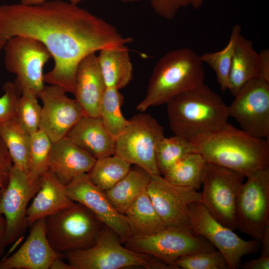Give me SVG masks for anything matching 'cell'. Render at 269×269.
<instances>
[{"label":"cell","mask_w":269,"mask_h":269,"mask_svg":"<svg viewBox=\"0 0 269 269\" xmlns=\"http://www.w3.org/2000/svg\"><path fill=\"white\" fill-rule=\"evenodd\" d=\"M23 36L42 43L54 60L44 83L74 93L78 66L86 56L132 42L109 22L78 5L61 0L27 5H0V38Z\"/></svg>","instance_id":"1"},{"label":"cell","mask_w":269,"mask_h":269,"mask_svg":"<svg viewBox=\"0 0 269 269\" xmlns=\"http://www.w3.org/2000/svg\"><path fill=\"white\" fill-rule=\"evenodd\" d=\"M196 152L209 163L247 177L269 166V139L254 136L230 124L222 130L193 140Z\"/></svg>","instance_id":"2"},{"label":"cell","mask_w":269,"mask_h":269,"mask_svg":"<svg viewBox=\"0 0 269 269\" xmlns=\"http://www.w3.org/2000/svg\"><path fill=\"white\" fill-rule=\"evenodd\" d=\"M174 135L189 140L218 132L228 125V106L204 83L173 98L166 104Z\"/></svg>","instance_id":"3"},{"label":"cell","mask_w":269,"mask_h":269,"mask_svg":"<svg viewBox=\"0 0 269 269\" xmlns=\"http://www.w3.org/2000/svg\"><path fill=\"white\" fill-rule=\"evenodd\" d=\"M205 70L200 56L189 48L174 49L156 62L144 98L136 109L166 104L176 96L204 83Z\"/></svg>","instance_id":"4"},{"label":"cell","mask_w":269,"mask_h":269,"mask_svg":"<svg viewBox=\"0 0 269 269\" xmlns=\"http://www.w3.org/2000/svg\"><path fill=\"white\" fill-rule=\"evenodd\" d=\"M63 255L74 269H175L173 265L160 259L123 246L119 235L105 225L93 246Z\"/></svg>","instance_id":"5"},{"label":"cell","mask_w":269,"mask_h":269,"mask_svg":"<svg viewBox=\"0 0 269 269\" xmlns=\"http://www.w3.org/2000/svg\"><path fill=\"white\" fill-rule=\"evenodd\" d=\"M45 222L49 243L63 254L93 246L105 225L91 210L77 202L47 217Z\"/></svg>","instance_id":"6"},{"label":"cell","mask_w":269,"mask_h":269,"mask_svg":"<svg viewBox=\"0 0 269 269\" xmlns=\"http://www.w3.org/2000/svg\"><path fill=\"white\" fill-rule=\"evenodd\" d=\"M164 136L162 126L150 115L140 112L128 120L115 140V154L150 176L161 175L156 159L158 142Z\"/></svg>","instance_id":"7"},{"label":"cell","mask_w":269,"mask_h":269,"mask_svg":"<svg viewBox=\"0 0 269 269\" xmlns=\"http://www.w3.org/2000/svg\"><path fill=\"white\" fill-rule=\"evenodd\" d=\"M244 178L236 171L206 161L201 202L216 220L233 230L237 229V203Z\"/></svg>","instance_id":"8"},{"label":"cell","mask_w":269,"mask_h":269,"mask_svg":"<svg viewBox=\"0 0 269 269\" xmlns=\"http://www.w3.org/2000/svg\"><path fill=\"white\" fill-rule=\"evenodd\" d=\"M3 50L5 68L14 74L17 89L21 93L27 89L38 97L45 86L43 68L52 58L49 52L40 42L23 36L8 39Z\"/></svg>","instance_id":"9"},{"label":"cell","mask_w":269,"mask_h":269,"mask_svg":"<svg viewBox=\"0 0 269 269\" xmlns=\"http://www.w3.org/2000/svg\"><path fill=\"white\" fill-rule=\"evenodd\" d=\"M187 216L192 233L212 244L225 258L229 269L240 267L243 257L255 253L260 242L245 240L216 220L201 202L188 207Z\"/></svg>","instance_id":"10"},{"label":"cell","mask_w":269,"mask_h":269,"mask_svg":"<svg viewBox=\"0 0 269 269\" xmlns=\"http://www.w3.org/2000/svg\"><path fill=\"white\" fill-rule=\"evenodd\" d=\"M124 244L133 251L156 257L173 265L176 260L183 256L216 250L203 237L194 235L190 230L175 227H166L151 235H133Z\"/></svg>","instance_id":"11"},{"label":"cell","mask_w":269,"mask_h":269,"mask_svg":"<svg viewBox=\"0 0 269 269\" xmlns=\"http://www.w3.org/2000/svg\"><path fill=\"white\" fill-rule=\"evenodd\" d=\"M246 178L237 200V229L260 242L269 224V166Z\"/></svg>","instance_id":"12"},{"label":"cell","mask_w":269,"mask_h":269,"mask_svg":"<svg viewBox=\"0 0 269 269\" xmlns=\"http://www.w3.org/2000/svg\"><path fill=\"white\" fill-rule=\"evenodd\" d=\"M234 97L228 106L229 117L249 134L269 139V81L254 78Z\"/></svg>","instance_id":"13"},{"label":"cell","mask_w":269,"mask_h":269,"mask_svg":"<svg viewBox=\"0 0 269 269\" xmlns=\"http://www.w3.org/2000/svg\"><path fill=\"white\" fill-rule=\"evenodd\" d=\"M146 191L166 227L191 231L187 216L188 207L192 203L201 202L200 192L172 184L162 175L151 176Z\"/></svg>","instance_id":"14"},{"label":"cell","mask_w":269,"mask_h":269,"mask_svg":"<svg viewBox=\"0 0 269 269\" xmlns=\"http://www.w3.org/2000/svg\"><path fill=\"white\" fill-rule=\"evenodd\" d=\"M38 189L31 185L25 172L13 165L8 184L0 192V215L5 220L7 245L21 237L29 227L28 204Z\"/></svg>","instance_id":"15"},{"label":"cell","mask_w":269,"mask_h":269,"mask_svg":"<svg viewBox=\"0 0 269 269\" xmlns=\"http://www.w3.org/2000/svg\"><path fill=\"white\" fill-rule=\"evenodd\" d=\"M66 93L59 86L45 85L38 96L42 103L39 130L46 134L52 142L65 137L84 116L76 100Z\"/></svg>","instance_id":"16"},{"label":"cell","mask_w":269,"mask_h":269,"mask_svg":"<svg viewBox=\"0 0 269 269\" xmlns=\"http://www.w3.org/2000/svg\"><path fill=\"white\" fill-rule=\"evenodd\" d=\"M66 190L72 201L86 206L115 231L123 244L133 235L125 216L115 209L105 192L90 180L87 173L75 178L66 185Z\"/></svg>","instance_id":"17"},{"label":"cell","mask_w":269,"mask_h":269,"mask_svg":"<svg viewBox=\"0 0 269 269\" xmlns=\"http://www.w3.org/2000/svg\"><path fill=\"white\" fill-rule=\"evenodd\" d=\"M30 227L29 234L21 247L0 261V269H49L54 260L64 257L49 243L45 218L35 221Z\"/></svg>","instance_id":"18"},{"label":"cell","mask_w":269,"mask_h":269,"mask_svg":"<svg viewBox=\"0 0 269 269\" xmlns=\"http://www.w3.org/2000/svg\"><path fill=\"white\" fill-rule=\"evenodd\" d=\"M106 87L95 53L85 57L76 71L73 95L84 116L99 117V106Z\"/></svg>","instance_id":"19"},{"label":"cell","mask_w":269,"mask_h":269,"mask_svg":"<svg viewBox=\"0 0 269 269\" xmlns=\"http://www.w3.org/2000/svg\"><path fill=\"white\" fill-rule=\"evenodd\" d=\"M96 159L65 137L52 142L48 170L65 186L76 177L87 173Z\"/></svg>","instance_id":"20"},{"label":"cell","mask_w":269,"mask_h":269,"mask_svg":"<svg viewBox=\"0 0 269 269\" xmlns=\"http://www.w3.org/2000/svg\"><path fill=\"white\" fill-rule=\"evenodd\" d=\"M65 137L96 159L115 154L116 138L99 117L83 116Z\"/></svg>","instance_id":"21"},{"label":"cell","mask_w":269,"mask_h":269,"mask_svg":"<svg viewBox=\"0 0 269 269\" xmlns=\"http://www.w3.org/2000/svg\"><path fill=\"white\" fill-rule=\"evenodd\" d=\"M66 186L48 170L40 178L37 192L26 211L29 227L35 221L72 206Z\"/></svg>","instance_id":"22"},{"label":"cell","mask_w":269,"mask_h":269,"mask_svg":"<svg viewBox=\"0 0 269 269\" xmlns=\"http://www.w3.org/2000/svg\"><path fill=\"white\" fill-rule=\"evenodd\" d=\"M258 77L263 78L261 54L241 33L233 55L228 90L234 97L247 83Z\"/></svg>","instance_id":"23"},{"label":"cell","mask_w":269,"mask_h":269,"mask_svg":"<svg viewBox=\"0 0 269 269\" xmlns=\"http://www.w3.org/2000/svg\"><path fill=\"white\" fill-rule=\"evenodd\" d=\"M97 57L106 88L120 90L130 83L133 66L126 46L103 49Z\"/></svg>","instance_id":"24"},{"label":"cell","mask_w":269,"mask_h":269,"mask_svg":"<svg viewBox=\"0 0 269 269\" xmlns=\"http://www.w3.org/2000/svg\"><path fill=\"white\" fill-rule=\"evenodd\" d=\"M151 176L140 167H132L127 175L105 192L115 209L124 215L136 198L146 189Z\"/></svg>","instance_id":"25"},{"label":"cell","mask_w":269,"mask_h":269,"mask_svg":"<svg viewBox=\"0 0 269 269\" xmlns=\"http://www.w3.org/2000/svg\"><path fill=\"white\" fill-rule=\"evenodd\" d=\"M133 235H148L166 228L144 190L124 214Z\"/></svg>","instance_id":"26"},{"label":"cell","mask_w":269,"mask_h":269,"mask_svg":"<svg viewBox=\"0 0 269 269\" xmlns=\"http://www.w3.org/2000/svg\"><path fill=\"white\" fill-rule=\"evenodd\" d=\"M31 134L15 117L0 124V136L8 149L13 165L26 174Z\"/></svg>","instance_id":"27"},{"label":"cell","mask_w":269,"mask_h":269,"mask_svg":"<svg viewBox=\"0 0 269 269\" xmlns=\"http://www.w3.org/2000/svg\"><path fill=\"white\" fill-rule=\"evenodd\" d=\"M206 163L200 153L193 152L178 161L162 176L172 184L198 190L201 186Z\"/></svg>","instance_id":"28"},{"label":"cell","mask_w":269,"mask_h":269,"mask_svg":"<svg viewBox=\"0 0 269 269\" xmlns=\"http://www.w3.org/2000/svg\"><path fill=\"white\" fill-rule=\"evenodd\" d=\"M131 165L122 157L113 154L96 159L87 175L94 184L105 191L127 175Z\"/></svg>","instance_id":"29"},{"label":"cell","mask_w":269,"mask_h":269,"mask_svg":"<svg viewBox=\"0 0 269 269\" xmlns=\"http://www.w3.org/2000/svg\"><path fill=\"white\" fill-rule=\"evenodd\" d=\"M241 32V26L235 24L232 29L229 41L224 48L218 51L207 52L200 55L203 63L208 64L214 71L218 84L223 92L228 89L233 55Z\"/></svg>","instance_id":"30"},{"label":"cell","mask_w":269,"mask_h":269,"mask_svg":"<svg viewBox=\"0 0 269 269\" xmlns=\"http://www.w3.org/2000/svg\"><path fill=\"white\" fill-rule=\"evenodd\" d=\"M52 142L42 131L31 134L27 175L32 186L39 188V180L48 170V158Z\"/></svg>","instance_id":"31"},{"label":"cell","mask_w":269,"mask_h":269,"mask_svg":"<svg viewBox=\"0 0 269 269\" xmlns=\"http://www.w3.org/2000/svg\"><path fill=\"white\" fill-rule=\"evenodd\" d=\"M119 91L106 88L99 109V117L115 138L124 131L128 124V120L124 117L121 111L123 97Z\"/></svg>","instance_id":"32"},{"label":"cell","mask_w":269,"mask_h":269,"mask_svg":"<svg viewBox=\"0 0 269 269\" xmlns=\"http://www.w3.org/2000/svg\"><path fill=\"white\" fill-rule=\"evenodd\" d=\"M196 152L192 142L174 135L160 140L156 148V159L162 176L171 167L188 153Z\"/></svg>","instance_id":"33"},{"label":"cell","mask_w":269,"mask_h":269,"mask_svg":"<svg viewBox=\"0 0 269 269\" xmlns=\"http://www.w3.org/2000/svg\"><path fill=\"white\" fill-rule=\"evenodd\" d=\"M38 97L27 89L22 91L16 101L15 118L30 134L39 130L42 107Z\"/></svg>","instance_id":"34"},{"label":"cell","mask_w":269,"mask_h":269,"mask_svg":"<svg viewBox=\"0 0 269 269\" xmlns=\"http://www.w3.org/2000/svg\"><path fill=\"white\" fill-rule=\"evenodd\" d=\"M173 264L176 269H229L224 256L216 250L183 256Z\"/></svg>","instance_id":"35"},{"label":"cell","mask_w":269,"mask_h":269,"mask_svg":"<svg viewBox=\"0 0 269 269\" xmlns=\"http://www.w3.org/2000/svg\"><path fill=\"white\" fill-rule=\"evenodd\" d=\"M204 1V0H150V4L158 15L167 20H172L181 9H199Z\"/></svg>","instance_id":"36"},{"label":"cell","mask_w":269,"mask_h":269,"mask_svg":"<svg viewBox=\"0 0 269 269\" xmlns=\"http://www.w3.org/2000/svg\"><path fill=\"white\" fill-rule=\"evenodd\" d=\"M3 94L0 97V124L15 117V106L21 93L13 82H6L3 86Z\"/></svg>","instance_id":"37"},{"label":"cell","mask_w":269,"mask_h":269,"mask_svg":"<svg viewBox=\"0 0 269 269\" xmlns=\"http://www.w3.org/2000/svg\"><path fill=\"white\" fill-rule=\"evenodd\" d=\"M13 162L3 140L0 136V192L7 186Z\"/></svg>","instance_id":"38"},{"label":"cell","mask_w":269,"mask_h":269,"mask_svg":"<svg viewBox=\"0 0 269 269\" xmlns=\"http://www.w3.org/2000/svg\"><path fill=\"white\" fill-rule=\"evenodd\" d=\"M240 267L243 269H269V256L261 254L260 257L246 262Z\"/></svg>","instance_id":"39"},{"label":"cell","mask_w":269,"mask_h":269,"mask_svg":"<svg viewBox=\"0 0 269 269\" xmlns=\"http://www.w3.org/2000/svg\"><path fill=\"white\" fill-rule=\"evenodd\" d=\"M6 246L5 220L0 215V259L3 256Z\"/></svg>","instance_id":"40"},{"label":"cell","mask_w":269,"mask_h":269,"mask_svg":"<svg viewBox=\"0 0 269 269\" xmlns=\"http://www.w3.org/2000/svg\"><path fill=\"white\" fill-rule=\"evenodd\" d=\"M262 59L263 77L269 81V50L265 49L260 52Z\"/></svg>","instance_id":"41"},{"label":"cell","mask_w":269,"mask_h":269,"mask_svg":"<svg viewBox=\"0 0 269 269\" xmlns=\"http://www.w3.org/2000/svg\"><path fill=\"white\" fill-rule=\"evenodd\" d=\"M64 257H59L52 263L50 269H74V268L68 262L64 261Z\"/></svg>","instance_id":"42"},{"label":"cell","mask_w":269,"mask_h":269,"mask_svg":"<svg viewBox=\"0 0 269 269\" xmlns=\"http://www.w3.org/2000/svg\"><path fill=\"white\" fill-rule=\"evenodd\" d=\"M49 0H20V3L27 5H37L43 3Z\"/></svg>","instance_id":"43"},{"label":"cell","mask_w":269,"mask_h":269,"mask_svg":"<svg viewBox=\"0 0 269 269\" xmlns=\"http://www.w3.org/2000/svg\"><path fill=\"white\" fill-rule=\"evenodd\" d=\"M6 40L0 38V54L2 50H3V48L4 47V46L5 45V43L6 42Z\"/></svg>","instance_id":"44"},{"label":"cell","mask_w":269,"mask_h":269,"mask_svg":"<svg viewBox=\"0 0 269 269\" xmlns=\"http://www.w3.org/2000/svg\"><path fill=\"white\" fill-rule=\"evenodd\" d=\"M121 2H139L142 0H118Z\"/></svg>","instance_id":"45"},{"label":"cell","mask_w":269,"mask_h":269,"mask_svg":"<svg viewBox=\"0 0 269 269\" xmlns=\"http://www.w3.org/2000/svg\"><path fill=\"white\" fill-rule=\"evenodd\" d=\"M83 0H69V2L70 3L78 5V3H79L81 1H82Z\"/></svg>","instance_id":"46"}]
</instances>
